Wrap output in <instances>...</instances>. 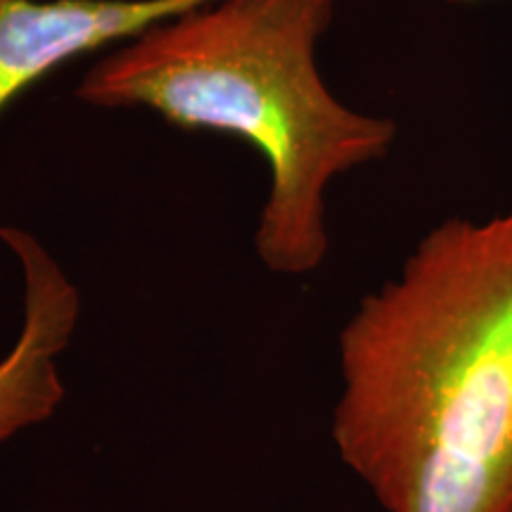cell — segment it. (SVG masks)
I'll return each instance as SVG.
<instances>
[{
  "label": "cell",
  "instance_id": "3957f363",
  "mask_svg": "<svg viewBox=\"0 0 512 512\" xmlns=\"http://www.w3.org/2000/svg\"><path fill=\"white\" fill-rule=\"evenodd\" d=\"M0 242L22 273V328L0 358V453L12 439L43 425L62 406L60 358L72 344L81 294L36 235L0 226Z\"/></svg>",
  "mask_w": 512,
  "mask_h": 512
},
{
  "label": "cell",
  "instance_id": "7a4b0ae2",
  "mask_svg": "<svg viewBox=\"0 0 512 512\" xmlns=\"http://www.w3.org/2000/svg\"><path fill=\"white\" fill-rule=\"evenodd\" d=\"M332 19L335 0H211L107 50L74 95L247 140L271 176L256 256L271 273H313L330 249V183L387 157L399 136L392 119L351 110L325 83L318 43Z\"/></svg>",
  "mask_w": 512,
  "mask_h": 512
},
{
  "label": "cell",
  "instance_id": "277c9868",
  "mask_svg": "<svg viewBox=\"0 0 512 512\" xmlns=\"http://www.w3.org/2000/svg\"><path fill=\"white\" fill-rule=\"evenodd\" d=\"M204 3L211 0H0V114L62 64Z\"/></svg>",
  "mask_w": 512,
  "mask_h": 512
},
{
  "label": "cell",
  "instance_id": "6da1fadb",
  "mask_svg": "<svg viewBox=\"0 0 512 512\" xmlns=\"http://www.w3.org/2000/svg\"><path fill=\"white\" fill-rule=\"evenodd\" d=\"M337 358L332 444L384 512H512V207L427 230Z\"/></svg>",
  "mask_w": 512,
  "mask_h": 512
}]
</instances>
